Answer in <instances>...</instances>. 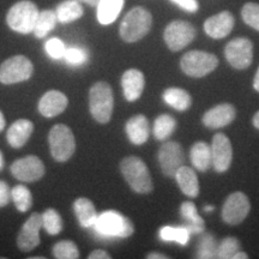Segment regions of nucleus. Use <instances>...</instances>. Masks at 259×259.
<instances>
[{"label": "nucleus", "instance_id": "nucleus-2", "mask_svg": "<svg viewBox=\"0 0 259 259\" xmlns=\"http://www.w3.org/2000/svg\"><path fill=\"white\" fill-rule=\"evenodd\" d=\"M120 170L124 179L135 192L141 194L153 191V180L147 164L137 156L125 157L120 163Z\"/></svg>", "mask_w": 259, "mask_h": 259}, {"label": "nucleus", "instance_id": "nucleus-12", "mask_svg": "<svg viewBox=\"0 0 259 259\" xmlns=\"http://www.w3.org/2000/svg\"><path fill=\"white\" fill-rule=\"evenodd\" d=\"M158 162L162 173L168 178L176 177L177 171L183 166L184 151L178 142H164L158 150Z\"/></svg>", "mask_w": 259, "mask_h": 259}, {"label": "nucleus", "instance_id": "nucleus-36", "mask_svg": "<svg viewBox=\"0 0 259 259\" xmlns=\"http://www.w3.org/2000/svg\"><path fill=\"white\" fill-rule=\"evenodd\" d=\"M240 250V242L234 236H228L218 245V254L216 258L232 259L236 252Z\"/></svg>", "mask_w": 259, "mask_h": 259}, {"label": "nucleus", "instance_id": "nucleus-45", "mask_svg": "<svg viewBox=\"0 0 259 259\" xmlns=\"http://www.w3.org/2000/svg\"><path fill=\"white\" fill-rule=\"evenodd\" d=\"M77 2L83 3V4H87L89 6H97V4L100 3V0H77Z\"/></svg>", "mask_w": 259, "mask_h": 259}, {"label": "nucleus", "instance_id": "nucleus-28", "mask_svg": "<svg viewBox=\"0 0 259 259\" xmlns=\"http://www.w3.org/2000/svg\"><path fill=\"white\" fill-rule=\"evenodd\" d=\"M58 22L60 23H71L83 16V8L77 0H65L60 3L56 10Z\"/></svg>", "mask_w": 259, "mask_h": 259}, {"label": "nucleus", "instance_id": "nucleus-38", "mask_svg": "<svg viewBox=\"0 0 259 259\" xmlns=\"http://www.w3.org/2000/svg\"><path fill=\"white\" fill-rule=\"evenodd\" d=\"M244 22L251 28L259 31V5L255 3H247L241 10Z\"/></svg>", "mask_w": 259, "mask_h": 259}, {"label": "nucleus", "instance_id": "nucleus-29", "mask_svg": "<svg viewBox=\"0 0 259 259\" xmlns=\"http://www.w3.org/2000/svg\"><path fill=\"white\" fill-rule=\"evenodd\" d=\"M58 22L56 11H52V10H45L38 14L36 24L34 28V35L37 38H44L47 36L50 32L56 28Z\"/></svg>", "mask_w": 259, "mask_h": 259}, {"label": "nucleus", "instance_id": "nucleus-19", "mask_svg": "<svg viewBox=\"0 0 259 259\" xmlns=\"http://www.w3.org/2000/svg\"><path fill=\"white\" fill-rule=\"evenodd\" d=\"M121 87L124 90L125 99L128 102L137 101L143 94L145 87L144 74L136 69L127 70L121 77Z\"/></svg>", "mask_w": 259, "mask_h": 259}, {"label": "nucleus", "instance_id": "nucleus-7", "mask_svg": "<svg viewBox=\"0 0 259 259\" xmlns=\"http://www.w3.org/2000/svg\"><path fill=\"white\" fill-rule=\"evenodd\" d=\"M51 154L58 162L70 160L76 150V139L69 126L58 124L53 126L48 136Z\"/></svg>", "mask_w": 259, "mask_h": 259}, {"label": "nucleus", "instance_id": "nucleus-44", "mask_svg": "<svg viewBox=\"0 0 259 259\" xmlns=\"http://www.w3.org/2000/svg\"><path fill=\"white\" fill-rule=\"evenodd\" d=\"M253 88L255 92L259 93V67L257 70V72H255V76H254V79H253Z\"/></svg>", "mask_w": 259, "mask_h": 259}, {"label": "nucleus", "instance_id": "nucleus-17", "mask_svg": "<svg viewBox=\"0 0 259 259\" xmlns=\"http://www.w3.org/2000/svg\"><path fill=\"white\" fill-rule=\"evenodd\" d=\"M234 27V17L231 12L222 11L208 18L204 23L206 35L212 38H223L228 36Z\"/></svg>", "mask_w": 259, "mask_h": 259}, {"label": "nucleus", "instance_id": "nucleus-23", "mask_svg": "<svg viewBox=\"0 0 259 259\" xmlns=\"http://www.w3.org/2000/svg\"><path fill=\"white\" fill-rule=\"evenodd\" d=\"M178 185L180 187V191L185 196L194 198L199 193V183L198 178L196 176V171L192 168L181 166L178 169L176 177Z\"/></svg>", "mask_w": 259, "mask_h": 259}, {"label": "nucleus", "instance_id": "nucleus-13", "mask_svg": "<svg viewBox=\"0 0 259 259\" xmlns=\"http://www.w3.org/2000/svg\"><path fill=\"white\" fill-rule=\"evenodd\" d=\"M11 173L16 179L32 183L45 176V164L36 156H25L11 164Z\"/></svg>", "mask_w": 259, "mask_h": 259}, {"label": "nucleus", "instance_id": "nucleus-32", "mask_svg": "<svg viewBox=\"0 0 259 259\" xmlns=\"http://www.w3.org/2000/svg\"><path fill=\"white\" fill-rule=\"evenodd\" d=\"M11 198L18 211L27 212L32 205V196L30 190L24 185H17L11 190Z\"/></svg>", "mask_w": 259, "mask_h": 259}, {"label": "nucleus", "instance_id": "nucleus-18", "mask_svg": "<svg viewBox=\"0 0 259 259\" xmlns=\"http://www.w3.org/2000/svg\"><path fill=\"white\" fill-rule=\"evenodd\" d=\"M69 105V100L58 90H50L41 97L38 102V112L46 118H53L63 113Z\"/></svg>", "mask_w": 259, "mask_h": 259}, {"label": "nucleus", "instance_id": "nucleus-35", "mask_svg": "<svg viewBox=\"0 0 259 259\" xmlns=\"http://www.w3.org/2000/svg\"><path fill=\"white\" fill-rule=\"evenodd\" d=\"M53 255L58 259H77L79 258V251L74 242L64 240L54 245Z\"/></svg>", "mask_w": 259, "mask_h": 259}, {"label": "nucleus", "instance_id": "nucleus-40", "mask_svg": "<svg viewBox=\"0 0 259 259\" xmlns=\"http://www.w3.org/2000/svg\"><path fill=\"white\" fill-rule=\"evenodd\" d=\"M10 198H11V191L9 189V185L5 181L0 180V208L8 205Z\"/></svg>", "mask_w": 259, "mask_h": 259}, {"label": "nucleus", "instance_id": "nucleus-34", "mask_svg": "<svg viewBox=\"0 0 259 259\" xmlns=\"http://www.w3.org/2000/svg\"><path fill=\"white\" fill-rule=\"evenodd\" d=\"M216 254H218V244L215 238L211 234H204L203 232L197 247V258H216Z\"/></svg>", "mask_w": 259, "mask_h": 259}, {"label": "nucleus", "instance_id": "nucleus-3", "mask_svg": "<svg viewBox=\"0 0 259 259\" xmlns=\"http://www.w3.org/2000/svg\"><path fill=\"white\" fill-rule=\"evenodd\" d=\"M93 227L97 234L106 238H128L135 232L132 222L114 210H108L97 216Z\"/></svg>", "mask_w": 259, "mask_h": 259}, {"label": "nucleus", "instance_id": "nucleus-48", "mask_svg": "<svg viewBox=\"0 0 259 259\" xmlns=\"http://www.w3.org/2000/svg\"><path fill=\"white\" fill-rule=\"evenodd\" d=\"M252 121H253V126H254V127L259 130V111H258L257 113H255L254 116H253V120H252Z\"/></svg>", "mask_w": 259, "mask_h": 259}, {"label": "nucleus", "instance_id": "nucleus-24", "mask_svg": "<svg viewBox=\"0 0 259 259\" xmlns=\"http://www.w3.org/2000/svg\"><path fill=\"white\" fill-rule=\"evenodd\" d=\"M125 0H100L97 4V19L102 25H109L118 18Z\"/></svg>", "mask_w": 259, "mask_h": 259}, {"label": "nucleus", "instance_id": "nucleus-9", "mask_svg": "<svg viewBox=\"0 0 259 259\" xmlns=\"http://www.w3.org/2000/svg\"><path fill=\"white\" fill-rule=\"evenodd\" d=\"M163 37L168 48L178 52L193 41L196 37V29L186 21H174L167 25Z\"/></svg>", "mask_w": 259, "mask_h": 259}, {"label": "nucleus", "instance_id": "nucleus-26", "mask_svg": "<svg viewBox=\"0 0 259 259\" xmlns=\"http://www.w3.org/2000/svg\"><path fill=\"white\" fill-rule=\"evenodd\" d=\"M162 99L171 108L185 112L192 105V97L186 90L180 88H168L162 94Z\"/></svg>", "mask_w": 259, "mask_h": 259}, {"label": "nucleus", "instance_id": "nucleus-41", "mask_svg": "<svg viewBox=\"0 0 259 259\" xmlns=\"http://www.w3.org/2000/svg\"><path fill=\"white\" fill-rule=\"evenodd\" d=\"M171 2L176 3L179 8L186 10L189 12H196L199 8L197 0H171Z\"/></svg>", "mask_w": 259, "mask_h": 259}, {"label": "nucleus", "instance_id": "nucleus-22", "mask_svg": "<svg viewBox=\"0 0 259 259\" xmlns=\"http://www.w3.org/2000/svg\"><path fill=\"white\" fill-rule=\"evenodd\" d=\"M180 215L184 220V226L190 234H202L205 229L204 220L197 212L196 205L192 202H184L180 205Z\"/></svg>", "mask_w": 259, "mask_h": 259}, {"label": "nucleus", "instance_id": "nucleus-11", "mask_svg": "<svg viewBox=\"0 0 259 259\" xmlns=\"http://www.w3.org/2000/svg\"><path fill=\"white\" fill-rule=\"evenodd\" d=\"M226 59L234 69L245 70L253 59V46L246 37H238L229 42L225 50Z\"/></svg>", "mask_w": 259, "mask_h": 259}, {"label": "nucleus", "instance_id": "nucleus-5", "mask_svg": "<svg viewBox=\"0 0 259 259\" xmlns=\"http://www.w3.org/2000/svg\"><path fill=\"white\" fill-rule=\"evenodd\" d=\"M38 14L37 6L30 0L16 3L6 15V23L12 30L19 34H30L34 31Z\"/></svg>", "mask_w": 259, "mask_h": 259}, {"label": "nucleus", "instance_id": "nucleus-31", "mask_svg": "<svg viewBox=\"0 0 259 259\" xmlns=\"http://www.w3.org/2000/svg\"><path fill=\"white\" fill-rule=\"evenodd\" d=\"M190 233L185 227H170L166 226L161 228L160 238L163 241H173L178 242L181 246H186L190 240Z\"/></svg>", "mask_w": 259, "mask_h": 259}, {"label": "nucleus", "instance_id": "nucleus-27", "mask_svg": "<svg viewBox=\"0 0 259 259\" xmlns=\"http://www.w3.org/2000/svg\"><path fill=\"white\" fill-rule=\"evenodd\" d=\"M191 162L193 167L200 171L208 170L212 164L211 147L205 142H197L191 148Z\"/></svg>", "mask_w": 259, "mask_h": 259}, {"label": "nucleus", "instance_id": "nucleus-50", "mask_svg": "<svg viewBox=\"0 0 259 259\" xmlns=\"http://www.w3.org/2000/svg\"><path fill=\"white\" fill-rule=\"evenodd\" d=\"M212 210H213L212 205H206L205 208H204V211H205V212H211Z\"/></svg>", "mask_w": 259, "mask_h": 259}, {"label": "nucleus", "instance_id": "nucleus-16", "mask_svg": "<svg viewBox=\"0 0 259 259\" xmlns=\"http://www.w3.org/2000/svg\"><path fill=\"white\" fill-rule=\"evenodd\" d=\"M236 112L231 103H221L209 109L203 115V124L208 128H221L229 125L235 119Z\"/></svg>", "mask_w": 259, "mask_h": 259}, {"label": "nucleus", "instance_id": "nucleus-14", "mask_svg": "<svg viewBox=\"0 0 259 259\" xmlns=\"http://www.w3.org/2000/svg\"><path fill=\"white\" fill-rule=\"evenodd\" d=\"M42 228V215L37 212L31 213L22 227L17 238L19 250L30 252L40 245V229Z\"/></svg>", "mask_w": 259, "mask_h": 259}, {"label": "nucleus", "instance_id": "nucleus-42", "mask_svg": "<svg viewBox=\"0 0 259 259\" xmlns=\"http://www.w3.org/2000/svg\"><path fill=\"white\" fill-rule=\"evenodd\" d=\"M112 257L109 255L108 252L103 250H95L89 254V259H111Z\"/></svg>", "mask_w": 259, "mask_h": 259}, {"label": "nucleus", "instance_id": "nucleus-46", "mask_svg": "<svg viewBox=\"0 0 259 259\" xmlns=\"http://www.w3.org/2000/svg\"><path fill=\"white\" fill-rule=\"evenodd\" d=\"M247 258H248V255L246 254L245 252H240V251H238L234 255H233V258H232V259H247Z\"/></svg>", "mask_w": 259, "mask_h": 259}, {"label": "nucleus", "instance_id": "nucleus-20", "mask_svg": "<svg viewBox=\"0 0 259 259\" xmlns=\"http://www.w3.org/2000/svg\"><path fill=\"white\" fill-rule=\"evenodd\" d=\"M125 131L131 143L136 145L144 144L150 135V126H149L148 119L142 114L132 116L126 122Z\"/></svg>", "mask_w": 259, "mask_h": 259}, {"label": "nucleus", "instance_id": "nucleus-1", "mask_svg": "<svg viewBox=\"0 0 259 259\" xmlns=\"http://www.w3.org/2000/svg\"><path fill=\"white\" fill-rule=\"evenodd\" d=\"M153 25V16L144 8L130 10L120 24V36L125 42L132 44L143 38L150 31Z\"/></svg>", "mask_w": 259, "mask_h": 259}, {"label": "nucleus", "instance_id": "nucleus-30", "mask_svg": "<svg viewBox=\"0 0 259 259\" xmlns=\"http://www.w3.org/2000/svg\"><path fill=\"white\" fill-rule=\"evenodd\" d=\"M177 126V121L173 116L168 114H162L157 116L154 122V136L157 141H166L171 136Z\"/></svg>", "mask_w": 259, "mask_h": 259}, {"label": "nucleus", "instance_id": "nucleus-33", "mask_svg": "<svg viewBox=\"0 0 259 259\" xmlns=\"http://www.w3.org/2000/svg\"><path fill=\"white\" fill-rule=\"evenodd\" d=\"M42 227L50 235H57L63 231V220L54 209H47L42 213Z\"/></svg>", "mask_w": 259, "mask_h": 259}, {"label": "nucleus", "instance_id": "nucleus-6", "mask_svg": "<svg viewBox=\"0 0 259 259\" xmlns=\"http://www.w3.org/2000/svg\"><path fill=\"white\" fill-rule=\"evenodd\" d=\"M219 66L218 57L204 51H191L184 54L180 60L183 72L194 78H202Z\"/></svg>", "mask_w": 259, "mask_h": 259}, {"label": "nucleus", "instance_id": "nucleus-39", "mask_svg": "<svg viewBox=\"0 0 259 259\" xmlns=\"http://www.w3.org/2000/svg\"><path fill=\"white\" fill-rule=\"evenodd\" d=\"M45 50H46L47 54L50 56L52 59H64L65 51H66V46L60 38L58 37H52L46 42L45 45Z\"/></svg>", "mask_w": 259, "mask_h": 259}, {"label": "nucleus", "instance_id": "nucleus-4", "mask_svg": "<svg viewBox=\"0 0 259 259\" xmlns=\"http://www.w3.org/2000/svg\"><path fill=\"white\" fill-rule=\"evenodd\" d=\"M89 107L93 118L100 124H107L112 118L114 97L111 85L106 82L94 84L89 93Z\"/></svg>", "mask_w": 259, "mask_h": 259}, {"label": "nucleus", "instance_id": "nucleus-43", "mask_svg": "<svg viewBox=\"0 0 259 259\" xmlns=\"http://www.w3.org/2000/svg\"><path fill=\"white\" fill-rule=\"evenodd\" d=\"M149 259H167V255L162 254V253H157V252H153V253L148 254Z\"/></svg>", "mask_w": 259, "mask_h": 259}, {"label": "nucleus", "instance_id": "nucleus-15", "mask_svg": "<svg viewBox=\"0 0 259 259\" xmlns=\"http://www.w3.org/2000/svg\"><path fill=\"white\" fill-rule=\"evenodd\" d=\"M233 149L229 138L223 134H216L211 143V160L213 169L219 173L228 170L232 164Z\"/></svg>", "mask_w": 259, "mask_h": 259}, {"label": "nucleus", "instance_id": "nucleus-25", "mask_svg": "<svg viewBox=\"0 0 259 259\" xmlns=\"http://www.w3.org/2000/svg\"><path fill=\"white\" fill-rule=\"evenodd\" d=\"M73 210L76 212L77 219H78L79 225L84 228L93 227L94 223L96 222L97 216H99L92 200L84 198V197L74 200Z\"/></svg>", "mask_w": 259, "mask_h": 259}, {"label": "nucleus", "instance_id": "nucleus-47", "mask_svg": "<svg viewBox=\"0 0 259 259\" xmlns=\"http://www.w3.org/2000/svg\"><path fill=\"white\" fill-rule=\"evenodd\" d=\"M5 125H6L5 116H4V114H3V112L0 111V132L5 128Z\"/></svg>", "mask_w": 259, "mask_h": 259}, {"label": "nucleus", "instance_id": "nucleus-49", "mask_svg": "<svg viewBox=\"0 0 259 259\" xmlns=\"http://www.w3.org/2000/svg\"><path fill=\"white\" fill-rule=\"evenodd\" d=\"M3 167H4V157H3L2 151H0V170L3 169Z\"/></svg>", "mask_w": 259, "mask_h": 259}, {"label": "nucleus", "instance_id": "nucleus-21", "mask_svg": "<svg viewBox=\"0 0 259 259\" xmlns=\"http://www.w3.org/2000/svg\"><path fill=\"white\" fill-rule=\"evenodd\" d=\"M34 131V124L28 119H19L8 130V142L12 148L19 149L27 143Z\"/></svg>", "mask_w": 259, "mask_h": 259}, {"label": "nucleus", "instance_id": "nucleus-10", "mask_svg": "<svg viewBox=\"0 0 259 259\" xmlns=\"http://www.w3.org/2000/svg\"><path fill=\"white\" fill-rule=\"evenodd\" d=\"M251 210V204L247 196L242 192L229 194L222 208V220L227 225H240L247 218Z\"/></svg>", "mask_w": 259, "mask_h": 259}, {"label": "nucleus", "instance_id": "nucleus-8", "mask_svg": "<svg viewBox=\"0 0 259 259\" xmlns=\"http://www.w3.org/2000/svg\"><path fill=\"white\" fill-rule=\"evenodd\" d=\"M32 72H34V66L27 57H11L0 66V82L3 84L24 82L30 78Z\"/></svg>", "mask_w": 259, "mask_h": 259}, {"label": "nucleus", "instance_id": "nucleus-37", "mask_svg": "<svg viewBox=\"0 0 259 259\" xmlns=\"http://www.w3.org/2000/svg\"><path fill=\"white\" fill-rule=\"evenodd\" d=\"M64 59L69 65L72 66H79L88 61V52L82 47H66Z\"/></svg>", "mask_w": 259, "mask_h": 259}]
</instances>
